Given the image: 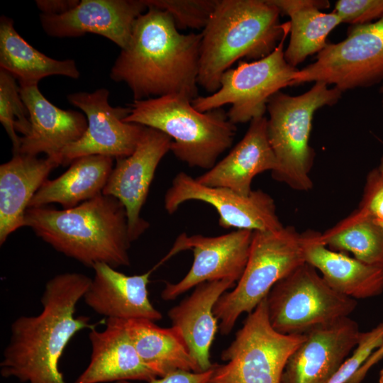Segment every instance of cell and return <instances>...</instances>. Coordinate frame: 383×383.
<instances>
[{
    "instance_id": "obj_1",
    "label": "cell",
    "mask_w": 383,
    "mask_h": 383,
    "mask_svg": "<svg viewBox=\"0 0 383 383\" xmlns=\"http://www.w3.org/2000/svg\"><path fill=\"white\" fill-rule=\"evenodd\" d=\"M147 6L137 18L130 42L117 57L110 78L125 83L133 100L172 94L196 99L201 33H180L170 13Z\"/></svg>"
},
{
    "instance_id": "obj_2",
    "label": "cell",
    "mask_w": 383,
    "mask_h": 383,
    "mask_svg": "<svg viewBox=\"0 0 383 383\" xmlns=\"http://www.w3.org/2000/svg\"><path fill=\"white\" fill-rule=\"evenodd\" d=\"M91 279L66 272L51 278L41 298L42 310L35 316H21L11 325L0 372L27 383H65L59 362L67 345L79 331L94 328L90 318L75 316Z\"/></svg>"
},
{
    "instance_id": "obj_3",
    "label": "cell",
    "mask_w": 383,
    "mask_h": 383,
    "mask_svg": "<svg viewBox=\"0 0 383 383\" xmlns=\"http://www.w3.org/2000/svg\"><path fill=\"white\" fill-rule=\"evenodd\" d=\"M24 226L57 251L87 267L131 264L126 211L116 197L103 194L68 209L28 208Z\"/></svg>"
},
{
    "instance_id": "obj_4",
    "label": "cell",
    "mask_w": 383,
    "mask_h": 383,
    "mask_svg": "<svg viewBox=\"0 0 383 383\" xmlns=\"http://www.w3.org/2000/svg\"><path fill=\"white\" fill-rule=\"evenodd\" d=\"M272 0H217L203 29L198 84L213 94L223 74L237 60H257L277 46L289 22Z\"/></svg>"
},
{
    "instance_id": "obj_5",
    "label": "cell",
    "mask_w": 383,
    "mask_h": 383,
    "mask_svg": "<svg viewBox=\"0 0 383 383\" xmlns=\"http://www.w3.org/2000/svg\"><path fill=\"white\" fill-rule=\"evenodd\" d=\"M192 101L180 94L133 100L123 121L165 133L172 140L170 151L178 160L209 170L231 146L236 127L221 108L200 112Z\"/></svg>"
},
{
    "instance_id": "obj_6",
    "label": "cell",
    "mask_w": 383,
    "mask_h": 383,
    "mask_svg": "<svg viewBox=\"0 0 383 383\" xmlns=\"http://www.w3.org/2000/svg\"><path fill=\"white\" fill-rule=\"evenodd\" d=\"M342 92L316 82L302 94L291 96L281 91L269 100L267 110V133L277 166L272 177L296 191H309L313 187L310 172L314 151L309 145L315 112L335 104Z\"/></svg>"
},
{
    "instance_id": "obj_7",
    "label": "cell",
    "mask_w": 383,
    "mask_h": 383,
    "mask_svg": "<svg viewBox=\"0 0 383 383\" xmlns=\"http://www.w3.org/2000/svg\"><path fill=\"white\" fill-rule=\"evenodd\" d=\"M304 262L302 233L293 226L253 231L241 277L233 289L221 296L213 308L221 334H229L242 313H251L277 282Z\"/></svg>"
},
{
    "instance_id": "obj_8",
    "label": "cell",
    "mask_w": 383,
    "mask_h": 383,
    "mask_svg": "<svg viewBox=\"0 0 383 383\" xmlns=\"http://www.w3.org/2000/svg\"><path fill=\"white\" fill-rule=\"evenodd\" d=\"M305 334L285 335L270 324L266 297L238 331L215 363L207 383H281L289 357L304 341Z\"/></svg>"
},
{
    "instance_id": "obj_9",
    "label": "cell",
    "mask_w": 383,
    "mask_h": 383,
    "mask_svg": "<svg viewBox=\"0 0 383 383\" xmlns=\"http://www.w3.org/2000/svg\"><path fill=\"white\" fill-rule=\"evenodd\" d=\"M272 328L285 335H302L348 317L355 299L333 289L312 265L304 262L277 282L266 296Z\"/></svg>"
},
{
    "instance_id": "obj_10",
    "label": "cell",
    "mask_w": 383,
    "mask_h": 383,
    "mask_svg": "<svg viewBox=\"0 0 383 383\" xmlns=\"http://www.w3.org/2000/svg\"><path fill=\"white\" fill-rule=\"evenodd\" d=\"M289 29L290 26L270 54L257 60L240 61L237 67L223 74L216 92L193 99V106L206 112L231 104L227 116L235 125L264 116L270 99L282 88L293 85L299 70L284 57V45Z\"/></svg>"
},
{
    "instance_id": "obj_11",
    "label": "cell",
    "mask_w": 383,
    "mask_h": 383,
    "mask_svg": "<svg viewBox=\"0 0 383 383\" xmlns=\"http://www.w3.org/2000/svg\"><path fill=\"white\" fill-rule=\"evenodd\" d=\"M321 82L341 92L383 83V16L351 26L343 40L327 45L316 60L299 70L293 85Z\"/></svg>"
},
{
    "instance_id": "obj_12",
    "label": "cell",
    "mask_w": 383,
    "mask_h": 383,
    "mask_svg": "<svg viewBox=\"0 0 383 383\" xmlns=\"http://www.w3.org/2000/svg\"><path fill=\"white\" fill-rule=\"evenodd\" d=\"M253 231L239 229L218 236L180 234L168 253L155 266L175 255L192 250L194 261L187 274L176 283L167 282L161 292L165 301H172L198 284L229 279L238 282L245 268Z\"/></svg>"
},
{
    "instance_id": "obj_13",
    "label": "cell",
    "mask_w": 383,
    "mask_h": 383,
    "mask_svg": "<svg viewBox=\"0 0 383 383\" xmlns=\"http://www.w3.org/2000/svg\"><path fill=\"white\" fill-rule=\"evenodd\" d=\"M190 200L213 206L218 214V224L223 228L274 231L284 227L277 214L274 199L266 192L257 189L242 195L228 188L201 184L180 172L165 194V209L172 214Z\"/></svg>"
},
{
    "instance_id": "obj_14",
    "label": "cell",
    "mask_w": 383,
    "mask_h": 383,
    "mask_svg": "<svg viewBox=\"0 0 383 383\" xmlns=\"http://www.w3.org/2000/svg\"><path fill=\"white\" fill-rule=\"evenodd\" d=\"M105 88L93 92H76L67 96L69 102L82 110L87 120L83 135L62 152V165L88 155H105L113 159L128 157L136 148L144 126L124 122L129 107H113Z\"/></svg>"
},
{
    "instance_id": "obj_15",
    "label": "cell",
    "mask_w": 383,
    "mask_h": 383,
    "mask_svg": "<svg viewBox=\"0 0 383 383\" xmlns=\"http://www.w3.org/2000/svg\"><path fill=\"white\" fill-rule=\"evenodd\" d=\"M172 138L165 133L145 127L134 152L117 159L102 194L118 199L127 215L129 238L138 239L150 224L140 216L156 169L170 151Z\"/></svg>"
},
{
    "instance_id": "obj_16",
    "label": "cell",
    "mask_w": 383,
    "mask_h": 383,
    "mask_svg": "<svg viewBox=\"0 0 383 383\" xmlns=\"http://www.w3.org/2000/svg\"><path fill=\"white\" fill-rule=\"evenodd\" d=\"M361 333L349 317L306 333L289 357L281 383H328L357 346Z\"/></svg>"
},
{
    "instance_id": "obj_17",
    "label": "cell",
    "mask_w": 383,
    "mask_h": 383,
    "mask_svg": "<svg viewBox=\"0 0 383 383\" xmlns=\"http://www.w3.org/2000/svg\"><path fill=\"white\" fill-rule=\"evenodd\" d=\"M148 9L144 0H82L60 15L41 13L45 33L55 38L100 35L121 49L128 45L137 18Z\"/></svg>"
},
{
    "instance_id": "obj_18",
    "label": "cell",
    "mask_w": 383,
    "mask_h": 383,
    "mask_svg": "<svg viewBox=\"0 0 383 383\" xmlns=\"http://www.w3.org/2000/svg\"><path fill=\"white\" fill-rule=\"evenodd\" d=\"M19 90L31 128L27 135L21 136L18 154L37 156L45 153L62 165L64 149L77 141L87 128L86 116L57 107L43 96L38 84L20 85Z\"/></svg>"
},
{
    "instance_id": "obj_19",
    "label": "cell",
    "mask_w": 383,
    "mask_h": 383,
    "mask_svg": "<svg viewBox=\"0 0 383 383\" xmlns=\"http://www.w3.org/2000/svg\"><path fill=\"white\" fill-rule=\"evenodd\" d=\"M94 277L86 293V304L106 318L120 320L162 318L161 313L151 304L148 284L152 270L128 276L108 264L99 262L93 267Z\"/></svg>"
},
{
    "instance_id": "obj_20",
    "label": "cell",
    "mask_w": 383,
    "mask_h": 383,
    "mask_svg": "<svg viewBox=\"0 0 383 383\" xmlns=\"http://www.w3.org/2000/svg\"><path fill=\"white\" fill-rule=\"evenodd\" d=\"M91 360L74 383H103L158 377L138 355L123 320L106 318L102 331L91 329Z\"/></svg>"
},
{
    "instance_id": "obj_21",
    "label": "cell",
    "mask_w": 383,
    "mask_h": 383,
    "mask_svg": "<svg viewBox=\"0 0 383 383\" xmlns=\"http://www.w3.org/2000/svg\"><path fill=\"white\" fill-rule=\"evenodd\" d=\"M277 166L268 138L267 118L262 116L250 121L243 138L225 157L196 179L206 186L248 195L253 178L265 171L273 172Z\"/></svg>"
},
{
    "instance_id": "obj_22",
    "label": "cell",
    "mask_w": 383,
    "mask_h": 383,
    "mask_svg": "<svg viewBox=\"0 0 383 383\" xmlns=\"http://www.w3.org/2000/svg\"><path fill=\"white\" fill-rule=\"evenodd\" d=\"M235 282L229 279L205 282L195 287L191 295L167 313L172 326L181 333L189 352L201 372L211 369L210 348L218 328L213 308L218 299Z\"/></svg>"
},
{
    "instance_id": "obj_23",
    "label": "cell",
    "mask_w": 383,
    "mask_h": 383,
    "mask_svg": "<svg viewBox=\"0 0 383 383\" xmlns=\"http://www.w3.org/2000/svg\"><path fill=\"white\" fill-rule=\"evenodd\" d=\"M305 262L321 273L335 292L355 299H367L383 292V266L363 262L334 251L318 239V233H302Z\"/></svg>"
},
{
    "instance_id": "obj_24",
    "label": "cell",
    "mask_w": 383,
    "mask_h": 383,
    "mask_svg": "<svg viewBox=\"0 0 383 383\" xmlns=\"http://www.w3.org/2000/svg\"><path fill=\"white\" fill-rule=\"evenodd\" d=\"M60 165L46 157L15 154L0 166V244L24 226L25 213L32 198Z\"/></svg>"
},
{
    "instance_id": "obj_25",
    "label": "cell",
    "mask_w": 383,
    "mask_h": 383,
    "mask_svg": "<svg viewBox=\"0 0 383 383\" xmlns=\"http://www.w3.org/2000/svg\"><path fill=\"white\" fill-rule=\"evenodd\" d=\"M113 157L105 155L76 159L62 175L43 184L28 208L57 203L68 209L101 194L113 170Z\"/></svg>"
},
{
    "instance_id": "obj_26",
    "label": "cell",
    "mask_w": 383,
    "mask_h": 383,
    "mask_svg": "<svg viewBox=\"0 0 383 383\" xmlns=\"http://www.w3.org/2000/svg\"><path fill=\"white\" fill-rule=\"evenodd\" d=\"M272 1L281 14L290 18V38L284 57L294 67L309 55L320 52L328 44L329 33L342 23L335 12L321 11L330 6L326 0Z\"/></svg>"
},
{
    "instance_id": "obj_27",
    "label": "cell",
    "mask_w": 383,
    "mask_h": 383,
    "mask_svg": "<svg viewBox=\"0 0 383 383\" xmlns=\"http://www.w3.org/2000/svg\"><path fill=\"white\" fill-rule=\"evenodd\" d=\"M0 67L17 79L20 85L38 84L52 75L74 79L80 75L73 60H55L40 52L18 33L13 21L5 16L0 19Z\"/></svg>"
},
{
    "instance_id": "obj_28",
    "label": "cell",
    "mask_w": 383,
    "mask_h": 383,
    "mask_svg": "<svg viewBox=\"0 0 383 383\" xmlns=\"http://www.w3.org/2000/svg\"><path fill=\"white\" fill-rule=\"evenodd\" d=\"M124 323L140 359L158 377L178 370L201 372L177 328H161L147 319Z\"/></svg>"
},
{
    "instance_id": "obj_29",
    "label": "cell",
    "mask_w": 383,
    "mask_h": 383,
    "mask_svg": "<svg viewBox=\"0 0 383 383\" xmlns=\"http://www.w3.org/2000/svg\"><path fill=\"white\" fill-rule=\"evenodd\" d=\"M318 239L334 251L348 252L363 262L383 266V228L359 209L324 233H318Z\"/></svg>"
},
{
    "instance_id": "obj_30",
    "label": "cell",
    "mask_w": 383,
    "mask_h": 383,
    "mask_svg": "<svg viewBox=\"0 0 383 383\" xmlns=\"http://www.w3.org/2000/svg\"><path fill=\"white\" fill-rule=\"evenodd\" d=\"M0 122L12 142L13 155L18 154L21 137L16 133L27 135L31 123L16 78L3 69H0Z\"/></svg>"
},
{
    "instance_id": "obj_31",
    "label": "cell",
    "mask_w": 383,
    "mask_h": 383,
    "mask_svg": "<svg viewBox=\"0 0 383 383\" xmlns=\"http://www.w3.org/2000/svg\"><path fill=\"white\" fill-rule=\"evenodd\" d=\"M145 4L167 11L178 29H204L217 0H144Z\"/></svg>"
},
{
    "instance_id": "obj_32",
    "label": "cell",
    "mask_w": 383,
    "mask_h": 383,
    "mask_svg": "<svg viewBox=\"0 0 383 383\" xmlns=\"http://www.w3.org/2000/svg\"><path fill=\"white\" fill-rule=\"evenodd\" d=\"M383 345V322L362 333L356 348L328 383H348L370 355Z\"/></svg>"
},
{
    "instance_id": "obj_33",
    "label": "cell",
    "mask_w": 383,
    "mask_h": 383,
    "mask_svg": "<svg viewBox=\"0 0 383 383\" xmlns=\"http://www.w3.org/2000/svg\"><path fill=\"white\" fill-rule=\"evenodd\" d=\"M351 26L374 22L383 16V0H338L333 11Z\"/></svg>"
},
{
    "instance_id": "obj_34",
    "label": "cell",
    "mask_w": 383,
    "mask_h": 383,
    "mask_svg": "<svg viewBox=\"0 0 383 383\" xmlns=\"http://www.w3.org/2000/svg\"><path fill=\"white\" fill-rule=\"evenodd\" d=\"M358 209L377 222L383 223V174L378 167L367 174Z\"/></svg>"
},
{
    "instance_id": "obj_35",
    "label": "cell",
    "mask_w": 383,
    "mask_h": 383,
    "mask_svg": "<svg viewBox=\"0 0 383 383\" xmlns=\"http://www.w3.org/2000/svg\"><path fill=\"white\" fill-rule=\"evenodd\" d=\"M214 365L211 369L200 372L182 370H175L163 377H157L152 381L144 383H207L213 374ZM116 383L134 382L131 381H121Z\"/></svg>"
},
{
    "instance_id": "obj_36",
    "label": "cell",
    "mask_w": 383,
    "mask_h": 383,
    "mask_svg": "<svg viewBox=\"0 0 383 383\" xmlns=\"http://www.w3.org/2000/svg\"><path fill=\"white\" fill-rule=\"evenodd\" d=\"M78 0H37L36 6L43 14L60 15L74 9Z\"/></svg>"
},
{
    "instance_id": "obj_37",
    "label": "cell",
    "mask_w": 383,
    "mask_h": 383,
    "mask_svg": "<svg viewBox=\"0 0 383 383\" xmlns=\"http://www.w3.org/2000/svg\"><path fill=\"white\" fill-rule=\"evenodd\" d=\"M383 357V345L376 350L360 367L350 379V383H360L364 378L369 369Z\"/></svg>"
},
{
    "instance_id": "obj_38",
    "label": "cell",
    "mask_w": 383,
    "mask_h": 383,
    "mask_svg": "<svg viewBox=\"0 0 383 383\" xmlns=\"http://www.w3.org/2000/svg\"><path fill=\"white\" fill-rule=\"evenodd\" d=\"M377 167L379 168L380 172L383 174V155L381 157L379 165V166Z\"/></svg>"
},
{
    "instance_id": "obj_39",
    "label": "cell",
    "mask_w": 383,
    "mask_h": 383,
    "mask_svg": "<svg viewBox=\"0 0 383 383\" xmlns=\"http://www.w3.org/2000/svg\"><path fill=\"white\" fill-rule=\"evenodd\" d=\"M379 92H380L381 96H382L381 103H382V109H383V83H382V84H381Z\"/></svg>"
},
{
    "instance_id": "obj_40",
    "label": "cell",
    "mask_w": 383,
    "mask_h": 383,
    "mask_svg": "<svg viewBox=\"0 0 383 383\" xmlns=\"http://www.w3.org/2000/svg\"><path fill=\"white\" fill-rule=\"evenodd\" d=\"M379 383H383V368L379 372Z\"/></svg>"
},
{
    "instance_id": "obj_41",
    "label": "cell",
    "mask_w": 383,
    "mask_h": 383,
    "mask_svg": "<svg viewBox=\"0 0 383 383\" xmlns=\"http://www.w3.org/2000/svg\"><path fill=\"white\" fill-rule=\"evenodd\" d=\"M379 223V222H378ZM383 228V223H379Z\"/></svg>"
}]
</instances>
